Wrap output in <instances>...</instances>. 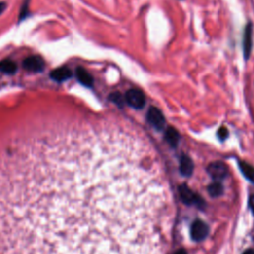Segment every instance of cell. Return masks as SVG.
I'll list each match as a JSON object with an SVG mask.
<instances>
[{
	"instance_id": "cell-14",
	"label": "cell",
	"mask_w": 254,
	"mask_h": 254,
	"mask_svg": "<svg viewBox=\"0 0 254 254\" xmlns=\"http://www.w3.org/2000/svg\"><path fill=\"white\" fill-rule=\"evenodd\" d=\"M209 191H210V194L214 197H218L219 196L221 193H222V187L220 184L218 183H215L213 185L210 186L209 188Z\"/></svg>"
},
{
	"instance_id": "cell-1",
	"label": "cell",
	"mask_w": 254,
	"mask_h": 254,
	"mask_svg": "<svg viewBox=\"0 0 254 254\" xmlns=\"http://www.w3.org/2000/svg\"><path fill=\"white\" fill-rule=\"evenodd\" d=\"M0 254H71L47 212L0 171Z\"/></svg>"
},
{
	"instance_id": "cell-6",
	"label": "cell",
	"mask_w": 254,
	"mask_h": 254,
	"mask_svg": "<svg viewBox=\"0 0 254 254\" xmlns=\"http://www.w3.org/2000/svg\"><path fill=\"white\" fill-rule=\"evenodd\" d=\"M209 173L216 180L223 179L226 176V167L220 162H215L210 165Z\"/></svg>"
},
{
	"instance_id": "cell-19",
	"label": "cell",
	"mask_w": 254,
	"mask_h": 254,
	"mask_svg": "<svg viewBox=\"0 0 254 254\" xmlns=\"http://www.w3.org/2000/svg\"><path fill=\"white\" fill-rule=\"evenodd\" d=\"M243 254H254V249H248Z\"/></svg>"
},
{
	"instance_id": "cell-7",
	"label": "cell",
	"mask_w": 254,
	"mask_h": 254,
	"mask_svg": "<svg viewBox=\"0 0 254 254\" xmlns=\"http://www.w3.org/2000/svg\"><path fill=\"white\" fill-rule=\"evenodd\" d=\"M76 77L79 80V82H81L83 86L86 87H92L94 79L92 77V75L82 68H77L76 72H75Z\"/></svg>"
},
{
	"instance_id": "cell-17",
	"label": "cell",
	"mask_w": 254,
	"mask_h": 254,
	"mask_svg": "<svg viewBox=\"0 0 254 254\" xmlns=\"http://www.w3.org/2000/svg\"><path fill=\"white\" fill-rule=\"evenodd\" d=\"M6 9V4L4 2L0 3V14H1Z\"/></svg>"
},
{
	"instance_id": "cell-2",
	"label": "cell",
	"mask_w": 254,
	"mask_h": 254,
	"mask_svg": "<svg viewBox=\"0 0 254 254\" xmlns=\"http://www.w3.org/2000/svg\"><path fill=\"white\" fill-rule=\"evenodd\" d=\"M125 101L131 108H133L135 109H142L146 103L144 94L141 91L136 90V89L129 90L125 94Z\"/></svg>"
},
{
	"instance_id": "cell-13",
	"label": "cell",
	"mask_w": 254,
	"mask_h": 254,
	"mask_svg": "<svg viewBox=\"0 0 254 254\" xmlns=\"http://www.w3.org/2000/svg\"><path fill=\"white\" fill-rule=\"evenodd\" d=\"M240 168L245 177L254 184V168L244 162L240 163Z\"/></svg>"
},
{
	"instance_id": "cell-10",
	"label": "cell",
	"mask_w": 254,
	"mask_h": 254,
	"mask_svg": "<svg viewBox=\"0 0 254 254\" xmlns=\"http://www.w3.org/2000/svg\"><path fill=\"white\" fill-rule=\"evenodd\" d=\"M17 71V65L11 60H4L0 62V72L12 74Z\"/></svg>"
},
{
	"instance_id": "cell-16",
	"label": "cell",
	"mask_w": 254,
	"mask_h": 254,
	"mask_svg": "<svg viewBox=\"0 0 254 254\" xmlns=\"http://www.w3.org/2000/svg\"><path fill=\"white\" fill-rule=\"evenodd\" d=\"M249 205H250V208H251V211L253 212L254 214V195L250 198V201H249Z\"/></svg>"
},
{
	"instance_id": "cell-8",
	"label": "cell",
	"mask_w": 254,
	"mask_h": 254,
	"mask_svg": "<svg viewBox=\"0 0 254 254\" xmlns=\"http://www.w3.org/2000/svg\"><path fill=\"white\" fill-rule=\"evenodd\" d=\"M71 76H72L71 70H69L68 68H65V67L54 70L51 73V77L57 81H65V80L69 79Z\"/></svg>"
},
{
	"instance_id": "cell-4",
	"label": "cell",
	"mask_w": 254,
	"mask_h": 254,
	"mask_svg": "<svg viewBox=\"0 0 254 254\" xmlns=\"http://www.w3.org/2000/svg\"><path fill=\"white\" fill-rule=\"evenodd\" d=\"M148 121L150 122V124L152 126H154L156 129L161 130L163 129L164 125H165V118L163 113L156 108H151L148 111V115H147Z\"/></svg>"
},
{
	"instance_id": "cell-3",
	"label": "cell",
	"mask_w": 254,
	"mask_h": 254,
	"mask_svg": "<svg viewBox=\"0 0 254 254\" xmlns=\"http://www.w3.org/2000/svg\"><path fill=\"white\" fill-rule=\"evenodd\" d=\"M209 234V226L202 220L195 221L191 226L192 238L196 241H202Z\"/></svg>"
},
{
	"instance_id": "cell-11",
	"label": "cell",
	"mask_w": 254,
	"mask_h": 254,
	"mask_svg": "<svg viewBox=\"0 0 254 254\" xmlns=\"http://www.w3.org/2000/svg\"><path fill=\"white\" fill-rule=\"evenodd\" d=\"M181 197L184 200L185 203L187 204H194L199 201V199H196V195L187 187H182L181 188Z\"/></svg>"
},
{
	"instance_id": "cell-12",
	"label": "cell",
	"mask_w": 254,
	"mask_h": 254,
	"mask_svg": "<svg viewBox=\"0 0 254 254\" xmlns=\"http://www.w3.org/2000/svg\"><path fill=\"white\" fill-rule=\"evenodd\" d=\"M166 140L172 146H176L179 141V133L174 128H168L166 131Z\"/></svg>"
},
{
	"instance_id": "cell-5",
	"label": "cell",
	"mask_w": 254,
	"mask_h": 254,
	"mask_svg": "<svg viewBox=\"0 0 254 254\" xmlns=\"http://www.w3.org/2000/svg\"><path fill=\"white\" fill-rule=\"evenodd\" d=\"M23 66L27 71H30L33 73H38V72L43 71V69L45 67V62L39 56H31V57H28L24 61Z\"/></svg>"
},
{
	"instance_id": "cell-15",
	"label": "cell",
	"mask_w": 254,
	"mask_h": 254,
	"mask_svg": "<svg viewBox=\"0 0 254 254\" xmlns=\"http://www.w3.org/2000/svg\"><path fill=\"white\" fill-rule=\"evenodd\" d=\"M218 135L221 139H224L226 136H227V130L224 129V128H221L219 131H218Z\"/></svg>"
},
{
	"instance_id": "cell-9",
	"label": "cell",
	"mask_w": 254,
	"mask_h": 254,
	"mask_svg": "<svg viewBox=\"0 0 254 254\" xmlns=\"http://www.w3.org/2000/svg\"><path fill=\"white\" fill-rule=\"evenodd\" d=\"M180 170L184 176H190L192 174L194 170V164L189 157L187 156L182 157L181 163H180Z\"/></svg>"
},
{
	"instance_id": "cell-18",
	"label": "cell",
	"mask_w": 254,
	"mask_h": 254,
	"mask_svg": "<svg viewBox=\"0 0 254 254\" xmlns=\"http://www.w3.org/2000/svg\"><path fill=\"white\" fill-rule=\"evenodd\" d=\"M174 254H187V252H186L185 250L181 249V250H178V251H176Z\"/></svg>"
}]
</instances>
